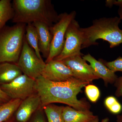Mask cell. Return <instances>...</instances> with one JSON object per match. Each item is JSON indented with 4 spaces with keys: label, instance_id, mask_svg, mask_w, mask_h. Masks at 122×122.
<instances>
[{
    "label": "cell",
    "instance_id": "1",
    "mask_svg": "<svg viewBox=\"0 0 122 122\" xmlns=\"http://www.w3.org/2000/svg\"><path fill=\"white\" fill-rule=\"evenodd\" d=\"M35 89L41 101V106L54 103H63L78 110H89L90 104L85 98L79 100L78 94L90 84L73 77L62 82L49 81L41 75L36 80Z\"/></svg>",
    "mask_w": 122,
    "mask_h": 122
},
{
    "label": "cell",
    "instance_id": "2",
    "mask_svg": "<svg viewBox=\"0 0 122 122\" xmlns=\"http://www.w3.org/2000/svg\"><path fill=\"white\" fill-rule=\"evenodd\" d=\"M12 5V21L16 24L41 22L51 27L59 19V15L50 0H14Z\"/></svg>",
    "mask_w": 122,
    "mask_h": 122
},
{
    "label": "cell",
    "instance_id": "3",
    "mask_svg": "<svg viewBox=\"0 0 122 122\" xmlns=\"http://www.w3.org/2000/svg\"><path fill=\"white\" fill-rule=\"evenodd\" d=\"M121 20L119 17H102L94 20L92 25L81 28L83 37L82 49L98 44L96 41L102 39L107 41L113 48L122 44V30L119 28Z\"/></svg>",
    "mask_w": 122,
    "mask_h": 122
},
{
    "label": "cell",
    "instance_id": "4",
    "mask_svg": "<svg viewBox=\"0 0 122 122\" xmlns=\"http://www.w3.org/2000/svg\"><path fill=\"white\" fill-rule=\"evenodd\" d=\"M26 25L18 23L0 29V63L17 62L22 51Z\"/></svg>",
    "mask_w": 122,
    "mask_h": 122
},
{
    "label": "cell",
    "instance_id": "5",
    "mask_svg": "<svg viewBox=\"0 0 122 122\" xmlns=\"http://www.w3.org/2000/svg\"><path fill=\"white\" fill-rule=\"evenodd\" d=\"M76 11H73L69 13H63L59 15V19L56 23L50 27L52 35L51 45L50 52L46 63L53 60L61 52L64 47L66 32L70 23L75 19Z\"/></svg>",
    "mask_w": 122,
    "mask_h": 122
},
{
    "label": "cell",
    "instance_id": "6",
    "mask_svg": "<svg viewBox=\"0 0 122 122\" xmlns=\"http://www.w3.org/2000/svg\"><path fill=\"white\" fill-rule=\"evenodd\" d=\"M16 64L23 74L36 80L41 75L46 63L38 58L25 36L22 51Z\"/></svg>",
    "mask_w": 122,
    "mask_h": 122
},
{
    "label": "cell",
    "instance_id": "7",
    "mask_svg": "<svg viewBox=\"0 0 122 122\" xmlns=\"http://www.w3.org/2000/svg\"><path fill=\"white\" fill-rule=\"evenodd\" d=\"M82 43L83 37L81 27L78 22L75 19L70 24L66 30L63 49L53 60L62 61L75 55L83 56L81 52Z\"/></svg>",
    "mask_w": 122,
    "mask_h": 122
},
{
    "label": "cell",
    "instance_id": "8",
    "mask_svg": "<svg viewBox=\"0 0 122 122\" xmlns=\"http://www.w3.org/2000/svg\"><path fill=\"white\" fill-rule=\"evenodd\" d=\"M36 80L22 74L11 82L3 84L0 87L12 99L23 100L36 93Z\"/></svg>",
    "mask_w": 122,
    "mask_h": 122
},
{
    "label": "cell",
    "instance_id": "9",
    "mask_svg": "<svg viewBox=\"0 0 122 122\" xmlns=\"http://www.w3.org/2000/svg\"><path fill=\"white\" fill-rule=\"evenodd\" d=\"M81 55L67 58L62 61L70 69L74 77L90 83L99 78Z\"/></svg>",
    "mask_w": 122,
    "mask_h": 122
},
{
    "label": "cell",
    "instance_id": "10",
    "mask_svg": "<svg viewBox=\"0 0 122 122\" xmlns=\"http://www.w3.org/2000/svg\"><path fill=\"white\" fill-rule=\"evenodd\" d=\"M41 76L49 81L62 82L73 77L71 70L62 61L53 60L46 63Z\"/></svg>",
    "mask_w": 122,
    "mask_h": 122
},
{
    "label": "cell",
    "instance_id": "11",
    "mask_svg": "<svg viewBox=\"0 0 122 122\" xmlns=\"http://www.w3.org/2000/svg\"><path fill=\"white\" fill-rule=\"evenodd\" d=\"M41 106V98L37 93L22 100L15 112V118L18 122H26Z\"/></svg>",
    "mask_w": 122,
    "mask_h": 122
},
{
    "label": "cell",
    "instance_id": "12",
    "mask_svg": "<svg viewBox=\"0 0 122 122\" xmlns=\"http://www.w3.org/2000/svg\"><path fill=\"white\" fill-rule=\"evenodd\" d=\"M82 57L85 61L90 63L92 68L99 78L103 80L106 86H107L109 84L114 83L118 78L115 73L107 68L101 61L96 60L90 54L83 55Z\"/></svg>",
    "mask_w": 122,
    "mask_h": 122
},
{
    "label": "cell",
    "instance_id": "13",
    "mask_svg": "<svg viewBox=\"0 0 122 122\" xmlns=\"http://www.w3.org/2000/svg\"><path fill=\"white\" fill-rule=\"evenodd\" d=\"M32 24L37 31L40 52L46 59L49 55L52 38L50 27L42 22H35Z\"/></svg>",
    "mask_w": 122,
    "mask_h": 122
},
{
    "label": "cell",
    "instance_id": "14",
    "mask_svg": "<svg viewBox=\"0 0 122 122\" xmlns=\"http://www.w3.org/2000/svg\"><path fill=\"white\" fill-rule=\"evenodd\" d=\"M63 119L65 122H93L98 117L89 110H78L72 107H63Z\"/></svg>",
    "mask_w": 122,
    "mask_h": 122
},
{
    "label": "cell",
    "instance_id": "15",
    "mask_svg": "<svg viewBox=\"0 0 122 122\" xmlns=\"http://www.w3.org/2000/svg\"><path fill=\"white\" fill-rule=\"evenodd\" d=\"M22 74L16 63H0V83L1 85L10 83Z\"/></svg>",
    "mask_w": 122,
    "mask_h": 122
},
{
    "label": "cell",
    "instance_id": "16",
    "mask_svg": "<svg viewBox=\"0 0 122 122\" xmlns=\"http://www.w3.org/2000/svg\"><path fill=\"white\" fill-rule=\"evenodd\" d=\"M25 37L28 44L34 51L38 58L43 61L39 50L37 31L32 24L26 25Z\"/></svg>",
    "mask_w": 122,
    "mask_h": 122
},
{
    "label": "cell",
    "instance_id": "17",
    "mask_svg": "<svg viewBox=\"0 0 122 122\" xmlns=\"http://www.w3.org/2000/svg\"><path fill=\"white\" fill-rule=\"evenodd\" d=\"M42 107L48 122H65L63 116L64 107L51 103Z\"/></svg>",
    "mask_w": 122,
    "mask_h": 122
},
{
    "label": "cell",
    "instance_id": "18",
    "mask_svg": "<svg viewBox=\"0 0 122 122\" xmlns=\"http://www.w3.org/2000/svg\"><path fill=\"white\" fill-rule=\"evenodd\" d=\"M22 100L12 99L8 102L0 104V122H3L15 113Z\"/></svg>",
    "mask_w": 122,
    "mask_h": 122
},
{
    "label": "cell",
    "instance_id": "19",
    "mask_svg": "<svg viewBox=\"0 0 122 122\" xmlns=\"http://www.w3.org/2000/svg\"><path fill=\"white\" fill-rule=\"evenodd\" d=\"M14 10L10 0H0V29L5 26L6 22L12 20Z\"/></svg>",
    "mask_w": 122,
    "mask_h": 122
},
{
    "label": "cell",
    "instance_id": "20",
    "mask_svg": "<svg viewBox=\"0 0 122 122\" xmlns=\"http://www.w3.org/2000/svg\"><path fill=\"white\" fill-rule=\"evenodd\" d=\"M85 92L86 95L93 103H96L100 97V90L95 85L89 84L85 86Z\"/></svg>",
    "mask_w": 122,
    "mask_h": 122
},
{
    "label": "cell",
    "instance_id": "21",
    "mask_svg": "<svg viewBox=\"0 0 122 122\" xmlns=\"http://www.w3.org/2000/svg\"><path fill=\"white\" fill-rule=\"evenodd\" d=\"M99 60L114 73L117 71L122 72V57L119 56L114 61H107L101 58Z\"/></svg>",
    "mask_w": 122,
    "mask_h": 122
},
{
    "label": "cell",
    "instance_id": "22",
    "mask_svg": "<svg viewBox=\"0 0 122 122\" xmlns=\"http://www.w3.org/2000/svg\"><path fill=\"white\" fill-rule=\"evenodd\" d=\"M31 118L30 122H46L44 114L40 108L33 114Z\"/></svg>",
    "mask_w": 122,
    "mask_h": 122
},
{
    "label": "cell",
    "instance_id": "23",
    "mask_svg": "<svg viewBox=\"0 0 122 122\" xmlns=\"http://www.w3.org/2000/svg\"><path fill=\"white\" fill-rule=\"evenodd\" d=\"M114 84L116 88L115 93L116 96L122 97V76L118 77Z\"/></svg>",
    "mask_w": 122,
    "mask_h": 122
},
{
    "label": "cell",
    "instance_id": "24",
    "mask_svg": "<svg viewBox=\"0 0 122 122\" xmlns=\"http://www.w3.org/2000/svg\"><path fill=\"white\" fill-rule=\"evenodd\" d=\"M108 110L112 113L114 114H119L122 111V105L121 103L118 101L113 106H112Z\"/></svg>",
    "mask_w": 122,
    "mask_h": 122
},
{
    "label": "cell",
    "instance_id": "25",
    "mask_svg": "<svg viewBox=\"0 0 122 122\" xmlns=\"http://www.w3.org/2000/svg\"><path fill=\"white\" fill-rule=\"evenodd\" d=\"M118 101L115 97L112 96H109L105 99L104 101V104L108 110L112 106Z\"/></svg>",
    "mask_w": 122,
    "mask_h": 122
},
{
    "label": "cell",
    "instance_id": "26",
    "mask_svg": "<svg viewBox=\"0 0 122 122\" xmlns=\"http://www.w3.org/2000/svg\"><path fill=\"white\" fill-rule=\"evenodd\" d=\"M6 94L0 87V104H3L9 102L10 99Z\"/></svg>",
    "mask_w": 122,
    "mask_h": 122
},
{
    "label": "cell",
    "instance_id": "27",
    "mask_svg": "<svg viewBox=\"0 0 122 122\" xmlns=\"http://www.w3.org/2000/svg\"><path fill=\"white\" fill-rule=\"evenodd\" d=\"M113 5H117L119 7H122V0H113Z\"/></svg>",
    "mask_w": 122,
    "mask_h": 122
},
{
    "label": "cell",
    "instance_id": "28",
    "mask_svg": "<svg viewBox=\"0 0 122 122\" xmlns=\"http://www.w3.org/2000/svg\"><path fill=\"white\" fill-rule=\"evenodd\" d=\"M105 3L106 6L109 8H111L113 5V0H107L105 1Z\"/></svg>",
    "mask_w": 122,
    "mask_h": 122
},
{
    "label": "cell",
    "instance_id": "29",
    "mask_svg": "<svg viewBox=\"0 0 122 122\" xmlns=\"http://www.w3.org/2000/svg\"><path fill=\"white\" fill-rule=\"evenodd\" d=\"M109 119L108 117L105 118L103 119L101 122H109ZM93 122H99L98 117L96 119V120H95Z\"/></svg>",
    "mask_w": 122,
    "mask_h": 122
},
{
    "label": "cell",
    "instance_id": "30",
    "mask_svg": "<svg viewBox=\"0 0 122 122\" xmlns=\"http://www.w3.org/2000/svg\"><path fill=\"white\" fill-rule=\"evenodd\" d=\"M118 13L119 16V17L122 20V7H119V8L118 10Z\"/></svg>",
    "mask_w": 122,
    "mask_h": 122
},
{
    "label": "cell",
    "instance_id": "31",
    "mask_svg": "<svg viewBox=\"0 0 122 122\" xmlns=\"http://www.w3.org/2000/svg\"><path fill=\"white\" fill-rule=\"evenodd\" d=\"M117 122H122V114L117 116L116 117Z\"/></svg>",
    "mask_w": 122,
    "mask_h": 122
}]
</instances>
